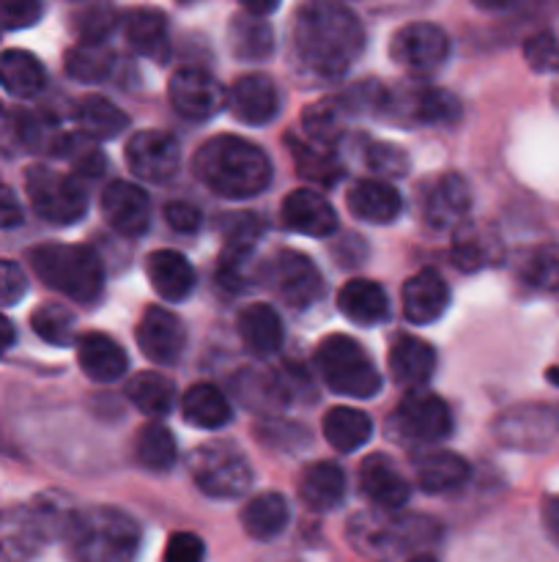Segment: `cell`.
Returning <instances> with one entry per match:
<instances>
[{"instance_id":"20","label":"cell","mask_w":559,"mask_h":562,"mask_svg":"<svg viewBox=\"0 0 559 562\" xmlns=\"http://www.w3.org/2000/svg\"><path fill=\"white\" fill-rule=\"evenodd\" d=\"M283 225L294 234L312 236V239H323L338 231V214H334L332 203L316 190H294L285 195L283 209H280Z\"/></svg>"},{"instance_id":"55","label":"cell","mask_w":559,"mask_h":562,"mask_svg":"<svg viewBox=\"0 0 559 562\" xmlns=\"http://www.w3.org/2000/svg\"><path fill=\"white\" fill-rule=\"evenodd\" d=\"M22 203L16 201L14 192L0 184V228H16L22 223Z\"/></svg>"},{"instance_id":"9","label":"cell","mask_w":559,"mask_h":562,"mask_svg":"<svg viewBox=\"0 0 559 562\" xmlns=\"http://www.w3.org/2000/svg\"><path fill=\"white\" fill-rule=\"evenodd\" d=\"M25 190L33 212L47 223L71 225L85 217L88 195L77 176L60 173L47 165H33L25 173Z\"/></svg>"},{"instance_id":"26","label":"cell","mask_w":559,"mask_h":562,"mask_svg":"<svg viewBox=\"0 0 559 562\" xmlns=\"http://www.w3.org/2000/svg\"><path fill=\"white\" fill-rule=\"evenodd\" d=\"M471 206L469 184L458 173H444L425 195V220L433 228H458Z\"/></svg>"},{"instance_id":"53","label":"cell","mask_w":559,"mask_h":562,"mask_svg":"<svg viewBox=\"0 0 559 562\" xmlns=\"http://www.w3.org/2000/svg\"><path fill=\"white\" fill-rule=\"evenodd\" d=\"M27 294V278L14 261H0V305H16Z\"/></svg>"},{"instance_id":"36","label":"cell","mask_w":559,"mask_h":562,"mask_svg":"<svg viewBox=\"0 0 559 562\" xmlns=\"http://www.w3.org/2000/svg\"><path fill=\"white\" fill-rule=\"evenodd\" d=\"M228 49L239 60H266L274 55V31L266 16L236 14L228 22Z\"/></svg>"},{"instance_id":"39","label":"cell","mask_w":559,"mask_h":562,"mask_svg":"<svg viewBox=\"0 0 559 562\" xmlns=\"http://www.w3.org/2000/svg\"><path fill=\"white\" fill-rule=\"evenodd\" d=\"M290 154H294V162L299 176H305L307 181L321 187H332L343 179V165H340L338 154L332 146H323V143L310 140V137H288Z\"/></svg>"},{"instance_id":"14","label":"cell","mask_w":559,"mask_h":562,"mask_svg":"<svg viewBox=\"0 0 559 562\" xmlns=\"http://www.w3.org/2000/svg\"><path fill=\"white\" fill-rule=\"evenodd\" d=\"M559 437V404H521L497 420V439L507 448L540 450Z\"/></svg>"},{"instance_id":"48","label":"cell","mask_w":559,"mask_h":562,"mask_svg":"<svg viewBox=\"0 0 559 562\" xmlns=\"http://www.w3.org/2000/svg\"><path fill=\"white\" fill-rule=\"evenodd\" d=\"M365 165L373 173L398 179V176H406V170H409V157H406V151L400 146L373 140L365 146Z\"/></svg>"},{"instance_id":"34","label":"cell","mask_w":559,"mask_h":562,"mask_svg":"<svg viewBox=\"0 0 559 562\" xmlns=\"http://www.w3.org/2000/svg\"><path fill=\"white\" fill-rule=\"evenodd\" d=\"M126 44L142 58H168V20L159 9H135L124 16Z\"/></svg>"},{"instance_id":"35","label":"cell","mask_w":559,"mask_h":562,"mask_svg":"<svg viewBox=\"0 0 559 562\" xmlns=\"http://www.w3.org/2000/svg\"><path fill=\"white\" fill-rule=\"evenodd\" d=\"M417 483L427 494H447L469 481V464L458 453L449 450H433L417 459L414 464Z\"/></svg>"},{"instance_id":"19","label":"cell","mask_w":559,"mask_h":562,"mask_svg":"<svg viewBox=\"0 0 559 562\" xmlns=\"http://www.w3.org/2000/svg\"><path fill=\"white\" fill-rule=\"evenodd\" d=\"M228 108L236 121L250 126H266L277 119L280 97L272 77L241 75L228 91Z\"/></svg>"},{"instance_id":"11","label":"cell","mask_w":559,"mask_h":562,"mask_svg":"<svg viewBox=\"0 0 559 562\" xmlns=\"http://www.w3.org/2000/svg\"><path fill=\"white\" fill-rule=\"evenodd\" d=\"M269 289L294 311H307L323 296V278L316 263L296 250L274 252L272 261L263 269Z\"/></svg>"},{"instance_id":"10","label":"cell","mask_w":559,"mask_h":562,"mask_svg":"<svg viewBox=\"0 0 559 562\" xmlns=\"http://www.w3.org/2000/svg\"><path fill=\"white\" fill-rule=\"evenodd\" d=\"M453 431L449 406L436 393L417 387L403 395L392 417V434L400 442L433 445L442 442Z\"/></svg>"},{"instance_id":"3","label":"cell","mask_w":559,"mask_h":562,"mask_svg":"<svg viewBox=\"0 0 559 562\" xmlns=\"http://www.w3.org/2000/svg\"><path fill=\"white\" fill-rule=\"evenodd\" d=\"M60 538L71 562H135L142 530L124 510L93 505L75 510Z\"/></svg>"},{"instance_id":"46","label":"cell","mask_w":559,"mask_h":562,"mask_svg":"<svg viewBox=\"0 0 559 562\" xmlns=\"http://www.w3.org/2000/svg\"><path fill=\"white\" fill-rule=\"evenodd\" d=\"M31 324L33 333L53 346H69L75 340V313L69 307L58 305V302L36 307L31 316Z\"/></svg>"},{"instance_id":"56","label":"cell","mask_w":559,"mask_h":562,"mask_svg":"<svg viewBox=\"0 0 559 562\" xmlns=\"http://www.w3.org/2000/svg\"><path fill=\"white\" fill-rule=\"evenodd\" d=\"M540 519H543V527H546V536L559 547V497L543 499Z\"/></svg>"},{"instance_id":"8","label":"cell","mask_w":559,"mask_h":562,"mask_svg":"<svg viewBox=\"0 0 559 562\" xmlns=\"http://www.w3.org/2000/svg\"><path fill=\"white\" fill-rule=\"evenodd\" d=\"M190 475L206 497L236 499L252 488V467L228 442H206L190 456Z\"/></svg>"},{"instance_id":"15","label":"cell","mask_w":559,"mask_h":562,"mask_svg":"<svg viewBox=\"0 0 559 562\" xmlns=\"http://www.w3.org/2000/svg\"><path fill=\"white\" fill-rule=\"evenodd\" d=\"M168 97L175 113L190 121L214 119L228 104V91L219 86L217 77L197 66H184L170 77Z\"/></svg>"},{"instance_id":"29","label":"cell","mask_w":559,"mask_h":562,"mask_svg":"<svg viewBox=\"0 0 559 562\" xmlns=\"http://www.w3.org/2000/svg\"><path fill=\"white\" fill-rule=\"evenodd\" d=\"M299 499L316 514H329L345 499V475L332 461L307 464L299 475Z\"/></svg>"},{"instance_id":"61","label":"cell","mask_w":559,"mask_h":562,"mask_svg":"<svg viewBox=\"0 0 559 562\" xmlns=\"http://www.w3.org/2000/svg\"><path fill=\"white\" fill-rule=\"evenodd\" d=\"M548 379H551V382H557V384H559V371H557V368H554V371L548 373Z\"/></svg>"},{"instance_id":"40","label":"cell","mask_w":559,"mask_h":562,"mask_svg":"<svg viewBox=\"0 0 559 562\" xmlns=\"http://www.w3.org/2000/svg\"><path fill=\"white\" fill-rule=\"evenodd\" d=\"M75 124L80 126V132L93 140H113L121 132L129 126V115L113 104L104 97H85L82 102H77L75 110Z\"/></svg>"},{"instance_id":"47","label":"cell","mask_w":559,"mask_h":562,"mask_svg":"<svg viewBox=\"0 0 559 562\" xmlns=\"http://www.w3.org/2000/svg\"><path fill=\"white\" fill-rule=\"evenodd\" d=\"M518 278L535 291H559V252L537 247L518 263Z\"/></svg>"},{"instance_id":"13","label":"cell","mask_w":559,"mask_h":562,"mask_svg":"<svg viewBox=\"0 0 559 562\" xmlns=\"http://www.w3.org/2000/svg\"><path fill=\"white\" fill-rule=\"evenodd\" d=\"M389 58L411 75H431L449 58V38L433 22H411L392 36Z\"/></svg>"},{"instance_id":"5","label":"cell","mask_w":559,"mask_h":562,"mask_svg":"<svg viewBox=\"0 0 559 562\" xmlns=\"http://www.w3.org/2000/svg\"><path fill=\"white\" fill-rule=\"evenodd\" d=\"M75 510L64 499L36 497L0 510V562H33L53 538L64 536Z\"/></svg>"},{"instance_id":"28","label":"cell","mask_w":559,"mask_h":562,"mask_svg":"<svg viewBox=\"0 0 559 562\" xmlns=\"http://www.w3.org/2000/svg\"><path fill=\"white\" fill-rule=\"evenodd\" d=\"M349 209L356 220L370 225L395 223L403 209L398 190L384 179H362L351 187Z\"/></svg>"},{"instance_id":"60","label":"cell","mask_w":559,"mask_h":562,"mask_svg":"<svg viewBox=\"0 0 559 562\" xmlns=\"http://www.w3.org/2000/svg\"><path fill=\"white\" fill-rule=\"evenodd\" d=\"M406 562H436L431 558V554H414V558H409Z\"/></svg>"},{"instance_id":"57","label":"cell","mask_w":559,"mask_h":562,"mask_svg":"<svg viewBox=\"0 0 559 562\" xmlns=\"http://www.w3.org/2000/svg\"><path fill=\"white\" fill-rule=\"evenodd\" d=\"M239 5L247 11V14L269 16L280 9V0H239Z\"/></svg>"},{"instance_id":"49","label":"cell","mask_w":559,"mask_h":562,"mask_svg":"<svg viewBox=\"0 0 559 562\" xmlns=\"http://www.w3.org/2000/svg\"><path fill=\"white\" fill-rule=\"evenodd\" d=\"M524 58L540 75H551L559 71V42L551 33H535V36L526 38L524 44Z\"/></svg>"},{"instance_id":"58","label":"cell","mask_w":559,"mask_h":562,"mask_svg":"<svg viewBox=\"0 0 559 562\" xmlns=\"http://www.w3.org/2000/svg\"><path fill=\"white\" fill-rule=\"evenodd\" d=\"M14 338H16L14 324H11L5 316H0V355L11 349V344H14Z\"/></svg>"},{"instance_id":"21","label":"cell","mask_w":559,"mask_h":562,"mask_svg":"<svg viewBox=\"0 0 559 562\" xmlns=\"http://www.w3.org/2000/svg\"><path fill=\"white\" fill-rule=\"evenodd\" d=\"M360 492L370 499L376 508L400 510L409 503V481L403 472L389 461V456L370 453L360 464Z\"/></svg>"},{"instance_id":"52","label":"cell","mask_w":559,"mask_h":562,"mask_svg":"<svg viewBox=\"0 0 559 562\" xmlns=\"http://www.w3.org/2000/svg\"><path fill=\"white\" fill-rule=\"evenodd\" d=\"M162 562H206V543L195 532H173L164 543Z\"/></svg>"},{"instance_id":"16","label":"cell","mask_w":559,"mask_h":562,"mask_svg":"<svg viewBox=\"0 0 559 562\" xmlns=\"http://www.w3.org/2000/svg\"><path fill=\"white\" fill-rule=\"evenodd\" d=\"M126 162L129 170L142 181H168L173 179L181 165V146L170 132L142 130L135 132L126 143Z\"/></svg>"},{"instance_id":"50","label":"cell","mask_w":559,"mask_h":562,"mask_svg":"<svg viewBox=\"0 0 559 562\" xmlns=\"http://www.w3.org/2000/svg\"><path fill=\"white\" fill-rule=\"evenodd\" d=\"M44 14V0H0V27L25 31Z\"/></svg>"},{"instance_id":"42","label":"cell","mask_w":559,"mask_h":562,"mask_svg":"<svg viewBox=\"0 0 559 562\" xmlns=\"http://www.w3.org/2000/svg\"><path fill=\"white\" fill-rule=\"evenodd\" d=\"M113 69L115 53L104 42H80L66 53V75L80 82H102Z\"/></svg>"},{"instance_id":"44","label":"cell","mask_w":559,"mask_h":562,"mask_svg":"<svg viewBox=\"0 0 559 562\" xmlns=\"http://www.w3.org/2000/svg\"><path fill=\"white\" fill-rule=\"evenodd\" d=\"M137 464L151 472H168L175 464V439L159 423H148L137 431L135 439Z\"/></svg>"},{"instance_id":"25","label":"cell","mask_w":559,"mask_h":562,"mask_svg":"<svg viewBox=\"0 0 559 562\" xmlns=\"http://www.w3.org/2000/svg\"><path fill=\"white\" fill-rule=\"evenodd\" d=\"M77 362L91 382L110 384L121 379L129 368V357L118 340L104 333H85L77 338Z\"/></svg>"},{"instance_id":"17","label":"cell","mask_w":559,"mask_h":562,"mask_svg":"<svg viewBox=\"0 0 559 562\" xmlns=\"http://www.w3.org/2000/svg\"><path fill=\"white\" fill-rule=\"evenodd\" d=\"M135 338L146 360H151L153 366H173L186 346V329L168 307L151 305L142 311Z\"/></svg>"},{"instance_id":"18","label":"cell","mask_w":559,"mask_h":562,"mask_svg":"<svg viewBox=\"0 0 559 562\" xmlns=\"http://www.w3.org/2000/svg\"><path fill=\"white\" fill-rule=\"evenodd\" d=\"M102 214L115 234L137 239L151 225V201L137 184L110 181L102 192Z\"/></svg>"},{"instance_id":"4","label":"cell","mask_w":559,"mask_h":562,"mask_svg":"<svg viewBox=\"0 0 559 562\" xmlns=\"http://www.w3.org/2000/svg\"><path fill=\"white\" fill-rule=\"evenodd\" d=\"M27 263L47 289L66 300L93 305L104 291V267L85 245H38L27 250Z\"/></svg>"},{"instance_id":"22","label":"cell","mask_w":559,"mask_h":562,"mask_svg":"<svg viewBox=\"0 0 559 562\" xmlns=\"http://www.w3.org/2000/svg\"><path fill=\"white\" fill-rule=\"evenodd\" d=\"M447 280L436 269H420L403 283V316L411 324H433L447 313Z\"/></svg>"},{"instance_id":"1","label":"cell","mask_w":559,"mask_h":562,"mask_svg":"<svg viewBox=\"0 0 559 562\" xmlns=\"http://www.w3.org/2000/svg\"><path fill=\"white\" fill-rule=\"evenodd\" d=\"M365 31L340 0H307L294 16V60L312 80H340L360 60Z\"/></svg>"},{"instance_id":"7","label":"cell","mask_w":559,"mask_h":562,"mask_svg":"<svg viewBox=\"0 0 559 562\" xmlns=\"http://www.w3.org/2000/svg\"><path fill=\"white\" fill-rule=\"evenodd\" d=\"M316 368L332 393L349 398H373L381 390V376L370 357L349 335H327L316 346Z\"/></svg>"},{"instance_id":"38","label":"cell","mask_w":559,"mask_h":562,"mask_svg":"<svg viewBox=\"0 0 559 562\" xmlns=\"http://www.w3.org/2000/svg\"><path fill=\"white\" fill-rule=\"evenodd\" d=\"M321 428L327 442L338 453H354V450L365 448L373 437V420L365 412L354 409V406H334V409H329Z\"/></svg>"},{"instance_id":"41","label":"cell","mask_w":559,"mask_h":562,"mask_svg":"<svg viewBox=\"0 0 559 562\" xmlns=\"http://www.w3.org/2000/svg\"><path fill=\"white\" fill-rule=\"evenodd\" d=\"M126 398L148 417H164L173 409L175 387L168 376L157 371H140L126 384Z\"/></svg>"},{"instance_id":"45","label":"cell","mask_w":559,"mask_h":562,"mask_svg":"<svg viewBox=\"0 0 559 562\" xmlns=\"http://www.w3.org/2000/svg\"><path fill=\"white\" fill-rule=\"evenodd\" d=\"M343 113L338 99H327V102H318L312 108L305 110L301 115V130H305V137L310 140L323 143V146H334L343 135Z\"/></svg>"},{"instance_id":"27","label":"cell","mask_w":559,"mask_h":562,"mask_svg":"<svg viewBox=\"0 0 559 562\" xmlns=\"http://www.w3.org/2000/svg\"><path fill=\"white\" fill-rule=\"evenodd\" d=\"M146 274L164 302H184L195 291V269L179 250H153L146 261Z\"/></svg>"},{"instance_id":"30","label":"cell","mask_w":559,"mask_h":562,"mask_svg":"<svg viewBox=\"0 0 559 562\" xmlns=\"http://www.w3.org/2000/svg\"><path fill=\"white\" fill-rule=\"evenodd\" d=\"M283 335L280 313L266 302H255L239 313V338L250 355L272 357L283 346Z\"/></svg>"},{"instance_id":"6","label":"cell","mask_w":559,"mask_h":562,"mask_svg":"<svg viewBox=\"0 0 559 562\" xmlns=\"http://www.w3.org/2000/svg\"><path fill=\"white\" fill-rule=\"evenodd\" d=\"M351 547L367 560L387 562L400 558V554L411 552L420 543L431 541L433 525L427 519H414V516H403L398 510H365L356 514L349 521Z\"/></svg>"},{"instance_id":"54","label":"cell","mask_w":559,"mask_h":562,"mask_svg":"<svg viewBox=\"0 0 559 562\" xmlns=\"http://www.w3.org/2000/svg\"><path fill=\"white\" fill-rule=\"evenodd\" d=\"M164 223L179 234H195L201 228V212L186 201H173L164 206Z\"/></svg>"},{"instance_id":"32","label":"cell","mask_w":559,"mask_h":562,"mask_svg":"<svg viewBox=\"0 0 559 562\" xmlns=\"http://www.w3.org/2000/svg\"><path fill=\"white\" fill-rule=\"evenodd\" d=\"M290 521V508L285 503L283 494L277 492H263L252 497L250 503L241 508V527L252 541H274L285 532Z\"/></svg>"},{"instance_id":"63","label":"cell","mask_w":559,"mask_h":562,"mask_svg":"<svg viewBox=\"0 0 559 562\" xmlns=\"http://www.w3.org/2000/svg\"><path fill=\"white\" fill-rule=\"evenodd\" d=\"M181 3H190V0H181Z\"/></svg>"},{"instance_id":"2","label":"cell","mask_w":559,"mask_h":562,"mask_svg":"<svg viewBox=\"0 0 559 562\" xmlns=\"http://www.w3.org/2000/svg\"><path fill=\"white\" fill-rule=\"evenodd\" d=\"M192 168L206 190L230 201L255 198L272 184V162L266 151L247 137H212L197 148Z\"/></svg>"},{"instance_id":"31","label":"cell","mask_w":559,"mask_h":562,"mask_svg":"<svg viewBox=\"0 0 559 562\" xmlns=\"http://www.w3.org/2000/svg\"><path fill=\"white\" fill-rule=\"evenodd\" d=\"M338 311L360 327H376L389 316L387 291L373 280H349L338 294Z\"/></svg>"},{"instance_id":"12","label":"cell","mask_w":559,"mask_h":562,"mask_svg":"<svg viewBox=\"0 0 559 562\" xmlns=\"http://www.w3.org/2000/svg\"><path fill=\"white\" fill-rule=\"evenodd\" d=\"M378 113L406 124H455L460 119V102L436 86H400L384 91Z\"/></svg>"},{"instance_id":"24","label":"cell","mask_w":559,"mask_h":562,"mask_svg":"<svg viewBox=\"0 0 559 562\" xmlns=\"http://www.w3.org/2000/svg\"><path fill=\"white\" fill-rule=\"evenodd\" d=\"M449 252L460 272H480V269L497 267L504 258V247L497 231L482 223H466V220L455 228Z\"/></svg>"},{"instance_id":"23","label":"cell","mask_w":559,"mask_h":562,"mask_svg":"<svg viewBox=\"0 0 559 562\" xmlns=\"http://www.w3.org/2000/svg\"><path fill=\"white\" fill-rule=\"evenodd\" d=\"M436 368V351L427 340L414 335H395L389 346V373L392 382L406 390L425 387Z\"/></svg>"},{"instance_id":"37","label":"cell","mask_w":559,"mask_h":562,"mask_svg":"<svg viewBox=\"0 0 559 562\" xmlns=\"http://www.w3.org/2000/svg\"><path fill=\"white\" fill-rule=\"evenodd\" d=\"M0 86L11 97L31 99L47 86V69L27 49H5V53H0Z\"/></svg>"},{"instance_id":"59","label":"cell","mask_w":559,"mask_h":562,"mask_svg":"<svg viewBox=\"0 0 559 562\" xmlns=\"http://www.w3.org/2000/svg\"><path fill=\"white\" fill-rule=\"evenodd\" d=\"M471 3L482 11H502V9H510L515 0H471Z\"/></svg>"},{"instance_id":"62","label":"cell","mask_w":559,"mask_h":562,"mask_svg":"<svg viewBox=\"0 0 559 562\" xmlns=\"http://www.w3.org/2000/svg\"><path fill=\"white\" fill-rule=\"evenodd\" d=\"M554 99H557V104H559V88H557V93H554Z\"/></svg>"},{"instance_id":"51","label":"cell","mask_w":559,"mask_h":562,"mask_svg":"<svg viewBox=\"0 0 559 562\" xmlns=\"http://www.w3.org/2000/svg\"><path fill=\"white\" fill-rule=\"evenodd\" d=\"M115 25V11L107 3H93L85 9L77 20V31H80V42H104Z\"/></svg>"},{"instance_id":"33","label":"cell","mask_w":559,"mask_h":562,"mask_svg":"<svg viewBox=\"0 0 559 562\" xmlns=\"http://www.w3.org/2000/svg\"><path fill=\"white\" fill-rule=\"evenodd\" d=\"M181 415L190 426L203 428V431H219L233 420V409L225 393L214 384H192L181 398Z\"/></svg>"},{"instance_id":"43","label":"cell","mask_w":559,"mask_h":562,"mask_svg":"<svg viewBox=\"0 0 559 562\" xmlns=\"http://www.w3.org/2000/svg\"><path fill=\"white\" fill-rule=\"evenodd\" d=\"M233 384L239 398L252 409H277L290 401V384H285L277 373L247 371Z\"/></svg>"}]
</instances>
